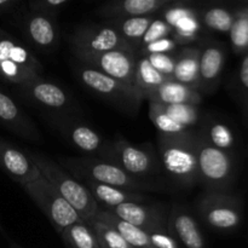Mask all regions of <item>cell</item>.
Listing matches in <instances>:
<instances>
[{
    "mask_svg": "<svg viewBox=\"0 0 248 248\" xmlns=\"http://www.w3.org/2000/svg\"><path fill=\"white\" fill-rule=\"evenodd\" d=\"M157 155L162 171L184 189L199 184L196 160V130L177 136H157Z\"/></svg>",
    "mask_w": 248,
    "mask_h": 248,
    "instance_id": "cell-1",
    "label": "cell"
},
{
    "mask_svg": "<svg viewBox=\"0 0 248 248\" xmlns=\"http://www.w3.org/2000/svg\"><path fill=\"white\" fill-rule=\"evenodd\" d=\"M60 165L79 182L91 181L131 191H155L161 189L156 182L138 179L116 165L94 156L60 157Z\"/></svg>",
    "mask_w": 248,
    "mask_h": 248,
    "instance_id": "cell-2",
    "label": "cell"
},
{
    "mask_svg": "<svg viewBox=\"0 0 248 248\" xmlns=\"http://www.w3.org/2000/svg\"><path fill=\"white\" fill-rule=\"evenodd\" d=\"M199 184L206 193H232L240 170V156L212 147L196 133Z\"/></svg>",
    "mask_w": 248,
    "mask_h": 248,
    "instance_id": "cell-3",
    "label": "cell"
},
{
    "mask_svg": "<svg viewBox=\"0 0 248 248\" xmlns=\"http://www.w3.org/2000/svg\"><path fill=\"white\" fill-rule=\"evenodd\" d=\"M72 72L84 89L121 113L135 116L144 101L136 87L128 86L113 78L107 77L82 64L79 61L72 64Z\"/></svg>",
    "mask_w": 248,
    "mask_h": 248,
    "instance_id": "cell-4",
    "label": "cell"
},
{
    "mask_svg": "<svg viewBox=\"0 0 248 248\" xmlns=\"http://www.w3.org/2000/svg\"><path fill=\"white\" fill-rule=\"evenodd\" d=\"M29 156L40 170L44 178L77 211L84 222L87 223L94 217L98 205L81 182L75 179L60 164H56L46 155L31 152Z\"/></svg>",
    "mask_w": 248,
    "mask_h": 248,
    "instance_id": "cell-5",
    "label": "cell"
},
{
    "mask_svg": "<svg viewBox=\"0 0 248 248\" xmlns=\"http://www.w3.org/2000/svg\"><path fill=\"white\" fill-rule=\"evenodd\" d=\"M16 92L45 118L81 115V108L72 92L55 80L40 77L16 86Z\"/></svg>",
    "mask_w": 248,
    "mask_h": 248,
    "instance_id": "cell-6",
    "label": "cell"
},
{
    "mask_svg": "<svg viewBox=\"0 0 248 248\" xmlns=\"http://www.w3.org/2000/svg\"><path fill=\"white\" fill-rule=\"evenodd\" d=\"M44 67L18 39L0 31V80L16 86L43 77Z\"/></svg>",
    "mask_w": 248,
    "mask_h": 248,
    "instance_id": "cell-7",
    "label": "cell"
},
{
    "mask_svg": "<svg viewBox=\"0 0 248 248\" xmlns=\"http://www.w3.org/2000/svg\"><path fill=\"white\" fill-rule=\"evenodd\" d=\"M106 161L116 165L131 176L148 182H155L162 172L157 150L152 143L133 144L118 137L111 142Z\"/></svg>",
    "mask_w": 248,
    "mask_h": 248,
    "instance_id": "cell-8",
    "label": "cell"
},
{
    "mask_svg": "<svg viewBox=\"0 0 248 248\" xmlns=\"http://www.w3.org/2000/svg\"><path fill=\"white\" fill-rule=\"evenodd\" d=\"M196 211L206 227L222 234H232L242 223L244 201L232 193H206L196 203Z\"/></svg>",
    "mask_w": 248,
    "mask_h": 248,
    "instance_id": "cell-9",
    "label": "cell"
},
{
    "mask_svg": "<svg viewBox=\"0 0 248 248\" xmlns=\"http://www.w3.org/2000/svg\"><path fill=\"white\" fill-rule=\"evenodd\" d=\"M63 140L84 154L106 161L110 152L111 142L104 140L81 115H61L46 118Z\"/></svg>",
    "mask_w": 248,
    "mask_h": 248,
    "instance_id": "cell-10",
    "label": "cell"
},
{
    "mask_svg": "<svg viewBox=\"0 0 248 248\" xmlns=\"http://www.w3.org/2000/svg\"><path fill=\"white\" fill-rule=\"evenodd\" d=\"M68 43L74 57L114 50L135 51L116 29L107 23L80 24L68 35Z\"/></svg>",
    "mask_w": 248,
    "mask_h": 248,
    "instance_id": "cell-11",
    "label": "cell"
},
{
    "mask_svg": "<svg viewBox=\"0 0 248 248\" xmlns=\"http://www.w3.org/2000/svg\"><path fill=\"white\" fill-rule=\"evenodd\" d=\"M22 188L47 217L58 234L65 228L81 220L77 211L44 177H40L31 183L24 184Z\"/></svg>",
    "mask_w": 248,
    "mask_h": 248,
    "instance_id": "cell-12",
    "label": "cell"
},
{
    "mask_svg": "<svg viewBox=\"0 0 248 248\" xmlns=\"http://www.w3.org/2000/svg\"><path fill=\"white\" fill-rule=\"evenodd\" d=\"M18 27L29 48L40 53H51L57 50L61 40L57 18L34 12L27 7L26 10H19Z\"/></svg>",
    "mask_w": 248,
    "mask_h": 248,
    "instance_id": "cell-13",
    "label": "cell"
},
{
    "mask_svg": "<svg viewBox=\"0 0 248 248\" xmlns=\"http://www.w3.org/2000/svg\"><path fill=\"white\" fill-rule=\"evenodd\" d=\"M74 58L107 77L135 87L138 61V55L135 51L114 50L96 55L75 56Z\"/></svg>",
    "mask_w": 248,
    "mask_h": 248,
    "instance_id": "cell-14",
    "label": "cell"
},
{
    "mask_svg": "<svg viewBox=\"0 0 248 248\" xmlns=\"http://www.w3.org/2000/svg\"><path fill=\"white\" fill-rule=\"evenodd\" d=\"M161 18L171 27V38L178 46H189L203 39L205 28L201 24L198 9L188 2H174L161 10Z\"/></svg>",
    "mask_w": 248,
    "mask_h": 248,
    "instance_id": "cell-15",
    "label": "cell"
},
{
    "mask_svg": "<svg viewBox=\"0 0 248 248\" xmlns=\"http://www.w3.org/2000/svg\"><path fill=\"white\" fill-rule=\"evenodd\" d=\"M200 52V93H213L219 87L227 62L228 47L224 43L212 38H203L199 41Z\"/></svg>",
    "mask_w": 248,
    "mask_h": 248,
    "instance_id": "cell-16",
    "label": "cell"
},
{
    "mask_svg": "<svg viewBox=\"0 0 248 248\" xmlns=\"http://www.w3.org/2000/svg\"><path fill=\"white\" fill-rule=\"evenodd\" d=\"M120 219L149 232L155 229L167 228L169 210L162 205L145 202H126L114 208H106Z\"/></svg>",
    "mask_w": 248,
    "mask_h": 248,
    "instance_id": "cell-17",
    "label": "cell"
},
{
    "mask_svg": "<svg viewBox=\"0 0 248 248\" xmlns=\"http://www.w3.org/2000/svg\"><path fill=\"white\" fill-rule=\"evenodd\" d=\"M167 228L183 248H208L198 220L184 206L173 205L170 208Z\"/></svg>",
    "mask_w": 248,
    "mask_h": 248,
    "instance_id": "cell-18",
    "label": "cell"
},
{
    "mask_svg": "<svg viewBox=\"0 0 248 248\" xmlns=\"http://www.w3.org/2000/svg\"><path fill=\"white\" fill-rule=\"evenodd\" d=\"M199 137L212 147L234 155H241L242 144L234 127L219 116L207 114L202 116L196 130Z\"/></svg>",
    "mask_w": 248,
    "mask_h": 248,
    "instance_id": "cell-19",
    "label": "cell"
},
{
    "mask_svg": "<svg viewBox=\"0 0 248 248\" xmlns=\"http://www.w3.org/2000/svg\"><path fill=\"white\" fill-rule=\"evenodd\" d=\"M0 167L21 186L31 183L43 177L29 154L0 140Z\"/></svg>",
    "mask_w": 248,
    "mask_h": 248,
    "instance_id": "cell-20",
    "label": "cell"
},
{
    "mask_svg": "<svg viewBox=\"0 0 248 248\" xmlns=\"http://www.w3.org/2000/svg\"><path fill=\"white\" fill-rule=\"evenodd\" d=\"M0 121L19 137L31 142H41L43 135L33 120L11 96L0 90Z\"/></svg>",
    "mask_w": 248,
    "mask_h": 248,
    "instance_id": "cell-21",
    "label": "cell"
},
{
    "mask_svg": "<svg viewBox=\"0 0 248 248\" xmlns=\"http://www.w3.org/2000/svg\"><path fill=\"white\" fill-rule=\"evenodd\" d=\"M173 0H115L97 9V14L104 19L127 18V17L156 15Z\"/></svg>",
    "mask_w": 248,
    "mask_h": 248,
    "instance_id": "cell-22",
    "label": "cell"
},
{
    "mask_svg": "<svg viewBox=\"0 0 248 248\" xmlns=\"http://www.w3.org/2000/svg\"><path fill=\"white\" fill-rule=\"evenodd\" d=\"M200 52L198 45L183 46L174 53L172 80L199 91L200 86Z\"/></svg>",
    "mask_w": 248,
    "mask_h": 248,
    "instance_id": "cell-23",
    "label": "cell"
},
{
    "mask_svg": "<svg viewBox=\"0 0 248 248\" xmlns=\"http://www.w3.org/2000/svg\"><path fill=\"white\" fill-rule=\"evenodd\" d=\"M148 101L164 106L190 104V106L200 107V104L202 103V94L196 90L179 84L174 80H167L150 94Z\"/></svg>",
    "mask_w": 248,
    "mask_h": 248,
    "instance_id": "cell-24",
    "label": "cell"
},
{
    "mask_svg": "<svg viewBox=\"0 0 248 248\" xmlns=\"http://www.w3.org/2000/svg\"><path fill=\"white\" fill-rule=\"evenodd\" d=\"M82 184L89 189L97 205L102 208H114L126 202H144L145 201L144 193H140V191L126 190V189L115 188V186H106V184L94 183L91 181H85L82 182Z\"/></svg>",
    "mask_w": 248,
    "mask_h": 248,
    "instance_id": "cell-25",
    "label": "cell"
},
{
    "mask_svg": "<svg viewBox=\"0 0 248 248\" xmlns=\"http://www.w3.org/2000/svg\"><path fill=\"white\" fill-rule=\"evenodd\" d=\"M94 218L114 228L124 237V240L127 242L131 248H154L152 242H150L149 235H148L147 232L120 219L114 213H111L110 211L98 206Z\"/></svg>",
    "mask_w": 248,
    "mask_h": 248,
    "instance_id": "cell-26",
    "label": "cell"
},
{
    "mask_svg": "<svg viewBox=\"0 0 248 248\" xmlns=\"http://www.w3.org/2000/svg\"><path fill=\"white\" fill-rule=\"evenodd\" d=\"M156 15H148V16H138V17H127V18H116L104 21V23L109 24L114 29L119 31L121 36L126 41L131 44L135 51L137 52L140 47V43L144 36L145 31L153 23Z\"/></svg>",
    "mask_w": 248,
    "mask_h": 248,
    "instance_id": "cell-27",
    "label": "cell"
},
{
    "mask_svg": "<svg viewBox=\"0 0 248 248\" xmlns=\"http://www.w3.org/2000/svg\"><path fill=\"white\" fill-rule=\"evenodd\" d=\"M196 9L203 28L217 33H229L234 23L235 10L218 4L203 5Z\"/></svg>",
    "mask_w": 248,
    "mask_h": 248,
    "instance_id": "cell-28",
    "label": "cell"
},
{
    "mask_svg": "<svg viewBox=\"0 0 248 248\" xmlns=\"http://www.w3.org/2000/svg\"><path fill=\"white\" fill-rule=\"evenodd\" d=\"M229 90L241 111L242 123L248 130V52L242 56L232 75Z\"/></svg>",
    "mask_w": 248,
    "mask_h": 248,
    "instance_id": "cell-29",
    "label": "cell"
},
{
    "mask_svg": "<svg viewBox=\"0 0 248 248\" xmlns=\"http://www.w3.org/2000/svg\"><path fill=\"white\" fill-rule=\"evenodd\" d=\"M167 80L170 79L157 72L145 56H138L135 87L142 94L143 99L149 98L150 94Z\"/></svg>",
    "mask_w": 248,
    "mask_h": 248,
    "instance_id": "cell-30",
    "label": "cell"
},
{
    "mask_svg": "<svg viewBox=\"0 0 248 248\" xmlns=\"http://www.w3.org/2000/svg\"><path fill=\"white\" fill-rule=\"evenodd\" d=\"M60 236L67 248H99L93 232L82 219L63 229Z\"/></svg>",
    "mask_w": 248,
    "mask_h": 248,
    "instance_id": "cell-31",
    "label": "cell"
},
{
    "mask_svg": "<svg viewBox=\"0 0 248 248\" xmlns=\"http://www.w3.org/2000/svg\"><path fill=\"white\" fill-rule=\"evenodd\" d=\"M232 48L237 55L248 52V7L245 4L241 9L235 10V19L229 31Z\"/></svg>",
    "mask_w": 248,
    "mask_h": 248,
    "instance_id": "cell-32",
    "label": "cell"
},
{
    "mask_svg": "<svg viewBox=\"0 0 248 248\" xmlns=\"http://www.w3.org/2000/svg\"><path fill=\"white\" fill-rule=\"evenodd\" d=\"M93 232L99 248H131L124 237L110 225L106 224L97 218H92L87 222Z\"/></svg>",
    "mask_w": 248,
    "mask_h": 248,
    "instance_id": "cell-33",
    "label": "cell"
},
{
    "mask_svg": "<svg viewBox=\"0 0 248 248\" xmlns=\"http://www.w3.org/2000/svg\"><path fill=\"white\" fill-rule=\"evenodd\" d=\"M69 4V0H31L27 7L34 12L46 15V16L57 18L61 12Z\"/></svg>",
    "mask_w": 248,
    "mask_h": 248,
    "instance_id": "cell-34",
    "label": "cell"
},
{
    "mask_svg": "<svg viewBox=\"0 0 248 248\" xmlns=\"http://www.w3.org/2000/svg\"><path fill=\"white\" fill-rule=\"evenodd\" d=\"M172 33V29L161 17H155V19L153 21V23L150 24V27L148 28V31H145L144 36L142 38L140 43V47L145 45H149V44L154 43V41L160 40V39H164V38H169L171 36ZM138 52V51H137Z\"/></svg>",
    "mask_w": 248,
    "mask_h": 248,
    "instance_id": "cell-35",
    "label": "cell"
},
{
    "mask_svg": "<svg viewBox=\"0 0 248 248\" xmlns=\"http://www.w3.org/2000/svg\"><path fill=\"white\" fill-rule=\"evenodd\" d=\"M150 64L167 79L172 80L174 70V53H155L145 56Z\"/></svg>",
    "mask_w": 248,
    "mask_h": 248,
    "instance_id": "cell-36",
    "label": "cell"
},
{
    "mask_svg": "<svg viewBox=\"0 0 248 248\" xmlns=\"http://www.w3.org/2000/svg\"><path fill=\"white\" fill-rule=\"evenodd\" d=\"M179 46L177 45L176 41L169 36V38L160 39V40L154 41V43L145 45L138 50V56H149L155 55V53H174Z\"/></svg>",
    "mask_w": 248,
    "mask_h": 248,
    "instance_id": "cell-37",
    "label": "cell"
},
{
    "mask_svg": "<svg viewBox=\"0 0 248 248\" xmlns=\"http://www.w3.org/2000/svg\"><path fill=\"white\" fill-rule=\"evenodd\" d=\"M148 235L154 248H181L173 235L170 232L169 228L152 230Z\"/></svg>",
    "mask_w": 248,
    "mask_h": 248,
    "instance_id": "cell-38",
    "label": "cell"
},
{
    "mask_svg": "<svg viewBox=\"0 0 248 248\" xmlns=\"http://www.w3.org/2000/svg\"><path fill=\"white\" fill-rule=\"evenodd\" d=\"M14 248H21V247H18V246H17V247H14Z\"/></svg>",
    "mask_w": 248,
    "mask_h": 248,
    "instance_id": "cell-39",
    "label": "cell"
},
{
    "mask_svg": "<svg viewBox=\"0 0 248 248\" xmlns=\"http://www.w3.org/2000/svg\"><path fill=\"white\" fill-rule=\"evenodd\" d=\"M246 6H247V7H248V2H247V4H246Z\"/></svg>",
    "mask_w": 248,
    "mask_h": 248,
    "instance_id": "cell-40",
    "label": "cell"
}]
</instances>
